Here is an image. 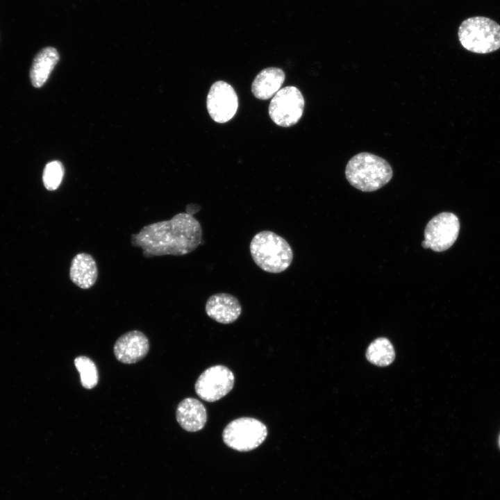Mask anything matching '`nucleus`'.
<instances>
[{
	"instance_id": "obj_17",
	"label": "nucleus",
	"mask_w": 500,
	"mask_h": 500,
	"mask_svg": "<svg viewBox=\"0 0 500 500\" xmlns=\"http://www.w3.org/2000/svg\"><path fill=\"white\" fill-rule=\"evenodd\" d=\"M74 365L80 374L83 387L92 389L97 385L99 374L94 361L87 356H81L74 359Z\"/></svg>"
},
{
	"instance_id": "obj_10",
	"label": "nucleus",
	"mask_w": 500,
	"mask_h": 500,
	"mask_svg": "<svg viewBox=\"0 0 500 500\" xmlns=\"http://www.w3.org/2000/svg\"><path fill=\"white\" fill-rule=\"evenodd\" d=\"M113 349L117 360L122 363L132 364L145 357L149 350V342L143 333L132 331L120 336Z\"/></svg>"
},
{
	"instance_id": "obj_15",
	"label": "nucleus",
	"mask_w": 500,
	"mask_h": 500,
	"mask_svg": "<svg viewBox=\"0 0 500 500\" xmlns=\"http://www.w3.org/2000/svg\"><path fill=\"white\" fill-rule=\"evenodd\" d=\"M59 60V53L51 47L41 49L35 56L31 69L30 79L35 88L42 87Z\"/></svg>"
},
{
	"instance_id": "obj_4",
	"label": "nucleus",
	"mask_w": 500,
	"mask_h": 500,
	"mask_svg": "<svg viewBox=\"0 0 500 500\" xmlns=\"http://www.w3.org/2000/svg\"><path fill=\"white\" fill-rule=\"evenodd\" d=\"M458 36L462 47L472 53L486 54L500 49V25L486 17L475 16L462 21Z\"/></svg>"
},
{
	"instance_id": "obj_7",
	"label": "nucleus",
	"mask_w": 500,
	"mask_h": 500,
	"mask_svg": "<svg viewBox=\"0 0 500 500\" xmlns=\"http://www.w3.org/2000/svg\"><path fill=\"white\" fill-rule=\"evenodd\" d=\"M459 231L460 222L457 216L449 212H441L426 224L422 245L424 249L430 248L434 251H444L456 242Z\"/></svg>"
},
{
	"instance_id": "obj_18",
	"label": "nucleus",
	"mask_w": 500,
	"mask_h": 500,
	"mask_svg": "<svg viewBox=\"0 0 500 500\" xmlns=\"http://www.w3.org/2000/svg\"><path fill=\"white\" fill-rule=\"evenodd\" d=\"M64 167L61 162L53 160L48 162L43 172L42 180L46 189L55 190L60 185L64 176Z\"/></svg>"
},
{
	"instance_id": "obj_13",
	"label": "nucleus",
	"mask_w": 500,
	"mask_h": 500,
	"mask_svg": "<svg viewBox=\"0 0 500 500\" xmlns=\"http://www.w3.org/2000/svg\"><path fill=\"white\" fill-rule=\"evenodd\" d=\"M97 277V263L92 256L80 253L74 257L69 268V278L76 285L89 289L94 285Z\"/></svg>"
},
{
	"instance_id": "obj_8",
	"label": "nucleus",
	"mask_w": 500,
	"mask_h": 500,
	"mask_svg": "<svg viewBox=\"0 0 500 500\" xmlns=\"http://www.w3.org/2000/svg\"><path fill=\"white\" fill-rule=\"evenodd\" d=\"M234 380L233 373L228 367L212 366L199 376L194 385L195 392L201 399L214 402L232 390Z\"/></svg>"
},
{
	"instance_id": "obj_19",
	"label": "nucleus",
	"mask_w": 500,
	"mask_h": 500,
	"mask_svg": "<svg viewBox=\"0 0 500 500\" xmlns=\"http://www.w3.org/2000/svg\"><path fill=\"white\" fill-rule=\"evenodd\" d=\"M499 446H500V438H499Z\"/></svg>"
},
{
	"instance_id": "obj_16",
	"label": "nucleus",
	"mask_w": 500,
	"mask_h": 500,
	"mask_svg": "<svg viewBox=\"0 0 500 500\" xmlns=\"http://www.w3.org/2000/svg\"><path fill=\"white\" fill-rule=\"evenodd\" d=\"M366 358L375 365L385 367L394 361L395 352L388 339L379 338L369 345L366 351Z\"/></svg>"
},
{
	"instance_id": "obj_14",
	"label": "nucleus",
	"mask_w": 500,
	"mask_h": 500,
	"mask_svg": "<svg viewBox=\"0 0 500 500\" xmlns=\"http://www.w3.org/2000/svg\"><path fill=\"white\" fill-rule=\"evenodd\" d=\"M285 77V73L281 68H265L254 78L251 85V92L258 99H270L281 89Z\"/></svg>"
},
{
	"instance_id": "obj_9",
	"label": "nucleus",
	"mask_w": 500,
	"mask_h": 500,
	"mask_svg": "<svg viewBox=\"0 0 500 500\" xmlns=\"http://www.w3.org/2000/svg\"><path fill=\"white\" fill-rule=\"evenodd\" d=\"M206 106L210 116L215 122L225 123L235 115L238 108V97L230 84L218 81L210 87Z\"/></svg>"
},
{
	"instance_id": "obj_3",
	"label": "nucleus",
	"mask_w": 500,
	"mask_h": 500,
	"mask_svg": "<svg viewBox=\"0 0 500 500\" xmlns=\"http://www.w3.org/2000/svg\"><path fill=\"white\" fill-rule=\"evenodd\" d=\"M250 253L254 262L269 273H281L287 269L293 259L292 249L281 236L270 231L256 234L250 243Z\"/></svg>"
},
{
	"instance_id": "obj_6",
	"label": "nucleus",
	"mask_w": 500,
	"mask_h": 500,
	"mask_svg": "<svg viewBox=\"0 0 500 500\" xmlns=\"http://www.w3.org/2000/svg\"><path fill=\"white\" fill-rule=\"evenodd\" d=\"M304 105L300 90L294 86H287L280 89L272 97L269 115L276 124L290 127L301 119Z\"/></svg>"
},
{
	"instance_id": "obj_2",
	"label": "nucleus",
	"mask_w": 500,
	"mask_h": 500,
	"mask_svg": "<svg viewBox=\"0 0 500 500\" xmlns=\"http://www.w3.org/2000/svg\"><path fill=\"white\" fill-rule=\"evenodd\" d=\"M392 175V169L386 160L368 152L353 156L345 169L348 182L362 192L380 189L391 180Z\"/></svg>"
},
{
	"instance_id": "obj_11",
	"label": "nucleus",
	"mask_w": 500,
	"mask_h": 500,
	"mask_svg": "<svg viewBox=\"0 0 500 500\" xmlns=\"http://www.w3.org/2000/svg\"><path fill=\"white\" fill-rule=\"evenodd\" d=\"M205 308L209 317L221 324L234 322L242 312L238 299L227 293H217L210 296Z\"/></svg>"
},
{
	"instance_id": "obj_12",
	"label": "nucleus",
	"mask_w": 500,
	"mask_h": 500,
	"mask_svg": "<svg viewBox=\"0 0 500 500\" xmlns=\"http://www.w3.org/2000/svg\"><path fill=\"white\" fill-rule=\"evenodd\" d=\"M176 417L183 429L189 432H196L202 429L206 423V410L199 400L186 398L178 405Z\"/></svg>"
},
{
	"instance_id": "obj_1",
	"label": "nucleus",
	"mask_w": 500,
	"mask_h": 500,
	"mask_svg": "<svg viewBox=\"0 0 500 500\" xmlns=\"http://www.w3.org/2000/svg\"><path fill=\"white\" fill-rule=\"evenodd\" d=\"M201 238L199 221L190 213L180 212L169 220L144 226L138 233L131 235V244L141 248L146 258L183 256L194 251Z\"/></svg>"
},
{
	"instance_id": "obj_5",
	"label": "nucleus",
	"mask_w": 500,
	"mask_h": 500,
	"mask_svg": "<svg viewBox=\"0 0 500 500\" xmlns=\"http://www.w3.org/2000/svg\"><path fill=\"white\" fill-rule=\"evenodd\" d=\"M267 435L266 426L251 417H241L231 421L222 433L224 442L239 451H249L259 447Z\"/></svg>"
}]
</instances>
